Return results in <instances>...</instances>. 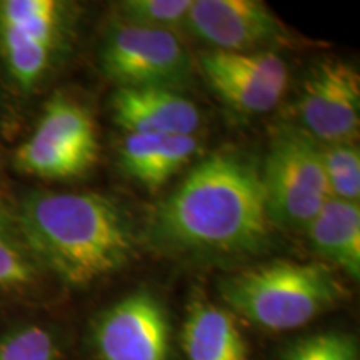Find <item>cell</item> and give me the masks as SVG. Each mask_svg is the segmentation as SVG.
Here are the masks:
<instances>
[{
  "instance_id": "ffe728a7",
  "label": "cell",
  "mask_w": 360,
  "mask_h": 360,
  "mask_svg": "<svg viewBox=\"0 0 360 360\" xmlns=\"http://www.w3.org/2000/svg\"><path fill=\"white\" fill-rule=\"evenodd\" d=\"M282 360H359V342L347 332H322L292 344Z\"/></svg>"
},
{
  "instance_id": "7c38bea8",
  "label": "cell",
  "mask_w": 360,
  "mask_h": 360,
  "mask_svg": "<svg viewBox=\"0 0 360 360\" xmlns=\"http://www.w3.org/2000/svg\"><path fill=\"white\" fill-rule=\"evenodd\" d=\"M110 105L125 134L195 135L202 122L195 103L175 89L119 87Z\"/></svg>"
},
{
  "instance_id": "e0dca14e",
  "label": "cell",
  "mask_w": 360,
  "mask_h": 360,
  "mask_svg": "<svg viewBox=\"0 0 360 360\" xmlns=\"http://www.w3.org/2000/svg\"><path fill=\"white\" fill-rule=\"evenodd\" d=\"M62 345L56 326L24 319L0 330V360H58Z\"/></svg>"
},
{
  "instance_id": "ba28073f",
  "label": "cell",
  "mask_w": 360,
  "mask_h": 360,
  "mask_svg": "<svg viewBox=\"0 0 360 360\" xmlns=\"http://www.w3.org/2000/svg\"><path fill=\"white\" fill-rule=\"evenodd\" d=\"M299 127L319 143H357L360 79L340 58H323L305 74L297 98Z\"/></svg>"
},
{
  "instance_id": "8992f818",
  "label": "cell",
  "mask_w": 360,
  "mask_h": 360,
  "mask_svg": "<svg viewBox=\"0 0 360 360\" xmlns=\"http://www.w3.org/2000/svg\"><path fill=\"white\" fill-rule=\"evenodd\" d=\"M260 179L274 227L305 229L330 199L319 142L299 125L285 124L276 129Z\"/></svg>"
},
{
  "instance_id": "5b68a950",
  "label": "cell",
  "mask_w": 360,
  "mask_h": 360,
  "mask_svg": "<svg viewBox=\"0 0 360 360\" xmlns=\"http://www.w3.org/2000/svg\"><path fill=\"white\" fill-rule=\"evenodd\" d=\"M97 157V125L87 103L70 89L56 87L12 147L8 167L45 187L84 179L96 167Z\"/></svg>"
},
{
  "instance_id": "9c48e42d",
  "label": "cell",
  "mask_w": 360,
  "mask_h": 360,
  "mask_svg": "<svg viewBox=\"0 0 360 360\" xmlns=\"http://www.w3.org/2000/svg\"><path fill=\"white\" fill-rule=\"evenodd\" d=\"M199 67L220 101L242 115H262L276 109L289 80V69L276 51H207L200 53Z\"/></svg>"
},
{
  "instance_id": "4fadbf2b",
  "label": "cell",
  "mask_w": 360,
  "mask_h": 360,
  "mask_svg": "<svg viewBox=\"0 0 360 360\" xmlns=\"http://www.w3.org/2000/svg\"><path fill=\"white\" fill-rule=\"evenodd\" d=\"M4 192H0V304H40L58 285L30 249Z\"/></svg>"
},
{
  "instance_id": "9a60e30c",
  "label": "cell",
  "mask_w": 360,
  "mask_h": 360,
  "mask_svg": "<svg viewBox=\"0 0 360 360\" xmlns=\"http://www.w3.org/2000/svg\"><path fill=\"white\" fill-rule=\"evenodd\" d=\"M314 250L354 281L360 277V204L328 199L305 227Z\"/></svg>"
},
{
  "instance_id": "3957f363",
  "label": "cell",
  "mask_w": 360,
  "mask_h": 360,
  "mask_svg": "<svg viewBox=\"0 0 360 360\" xmlns=\"http://www.w3.org/2000/svg\"><path fill=\"white\" fill-rule=\"evenodd\" d=\"M80 22L82 8L69 0H0V137L56 89Z\"/></svg>"
},
{
  "instance_id": "8fae6325",
  "label": "cell",
  "mask_w": 360,
  "mask_h": 360,
  "mask_svg": "<svg viewBox=\"0 0 360 360\" xmlns=\"http://www.w3.org/2000/svg\"><path fill=\"white\" fill-rule=\"evenodd\" d=\"M186 34L209 51L274 52L287 42L285 27L260 0H192Z\"/></svg>"
},
{
  "instance_id": "5bb4252c",
  "label": "cell",
  "mask_w": 360,
  "mask_h": 360,
  "mask_svg": "<svg viewBox=\"0 0 360 360\" xmlns=\"http://www.w3.org/2000/svg\"><path fill=\"white\" fill-rule=\"evenodd\" d=\"M199 148L195 135L125 134L119 147V165L135 182L159 188L186 167Z\"/></svg>"
},
{
  "instance_id": "44dd1931",
  "label": "cell",
  "mask_w": 360,
  "mask_h": 360,
  "mask_svg": "<svg viewBox=\"0 0 360 360\" xmlns=\"http://www.w3.org/2000/svg\"><path fill=\"white\" fill-rule=\"evenodd\" d=\"M2 165H4V154H2V137H0V175H2ZM6 191V187L2 186V180H0V192Z\"/></svg>"
},
{
  "instance_id": "7a4b0ae2",
  "label": "cell",
  "mask_w": 360,
  "mask_h": 360,
  "mask_svg": "<svg viewBox=\"0 0 360 360\" xmlns=\"http://www.w3.org/2000/svg\"><path fill=\"white\" fill-rule=\"evenodd\" d=\"M4 193L25 240L58 289H87L132 257V224L107 197L37 186Z\"/></svg>"
},
{
  "instance_id": "30bf717a",
  "label": "cell",
  "mask_w": 360,
  "mask_h": 360,
  "mask_svg": "<svg viewBox=\"0 0 360 360\" xmlns=\"http://www.w3.org/2000/svg\"><path fill=\"white\" fill-rule=\"evenodd\" d=\"M90 342L101 360H169V314L154 294L134 292L94 322Z\"/></svg>"
},
{
  "instance_id": "52a82bcc",
  "label": "cell",
  "mask_w": 360,
  "mask_h": 360,
  "mask_svg": "<svg viewBox=\"0 0 360 360\" xmlns=\"http://www.w3.org/2000/svg\"><path fill=\"white\" fill-rule=\"evenodd\" d=\"M98 65L119 87L180 90L192 79L193 60L180 35L110 19L98 45Z\"/></svg>"
},
{
  "instance_id": "2e32d148",
  "label": "cell",
  "mask_w": 360,
  "mask_h": 360,
  "mask_svg": "<svg viewBox=\"0 0 360 360\" xmlns=\"http://www.w3.org/2000/svg\"><path fill=\"white\" fill-rule=\"evenodd\" d=\"M184 349L188 360H247L245 340L232 315L207 302L188 309Z\"/></svg>"
},
{
  "instance_id": "6da1fadb",
  "label": "cell",
  "mask_w": 360,
  "mask_h": 360,
  "mask_svg": "<svg viewBox=\"0 0 360 360\" xmlns=\"http://www.w3.org/2000/svg\"><path fill=\"white\" fill-rule=\"evenodd\" d=\"M147 240L184 260H236L272 242L260 167L240 150H219L195 164L147 220Z\"/></svg>"
},
{
  "instance_id": "d6986e66",
  "label": "cell",
  "mask_w": 360,
  "mask_h": 360,
  "mask_svg": "<svg viewBox=\"0 0 360 360\" xmlns=\"http://www.w3.org/2000/svg\"><path fill=\"white\" fill-rule=\"evenodd\" d=\"M192 0H122L112 7L114 19L125 24L167 30L180 35L186 32V22Z\"/></svg>"
},
{
  "instance_id": "ac0fdd59",
  "label": "cell",
  "mask_w": 360,
  "mask_h": 360,
  "mask_svg": "<svg viewBox=\"0 0 360 360\" xmlns=\"http://www.w3.org/2000/svg\"><path fill=\"white\" fill-rule=\"evenodd\" d=\"M328 197L359 204L360 150L357 143H319Z\"/></svg>"
},
{
  "instance_id": "277c9868",
  "label": "cell",
  "mask_w": 360,
  "mask_h": 360,
  "mask_svg": "<svg viewBox=\"0 0 360 360\" xmlns=\"http://www.w3.org/2000/svg\"><path fill=\"white\" fill-rule=\"evenodd\" d=\"M219 292L233 312L272 332L307 326L342 299V285L328 265L289 260L225 277Z\"/></svg>"
}]
</instances>
